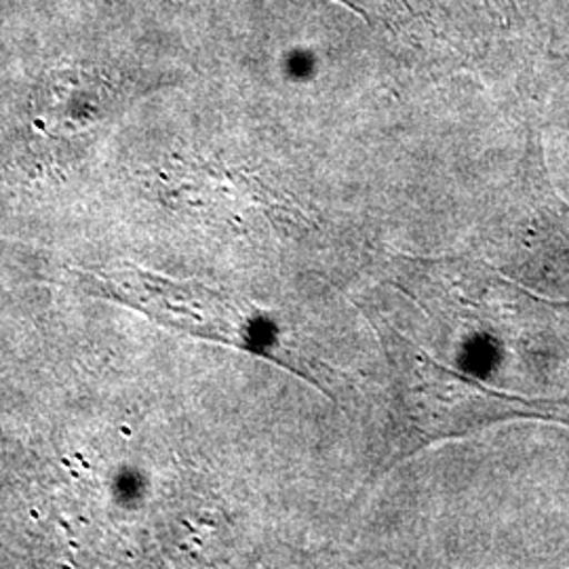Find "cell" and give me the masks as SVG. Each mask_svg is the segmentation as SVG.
<instances>
[{"label":"cell","mask_w":569,"mask_h":569,"mask_svg":"<svg viewBox=\"0 0 569 569\" xmlns=\"http://www.w3.org/2000/svg\"><path fill=\"white\" fill-rule=\"evenodd\" d=\"M392 369V460L449 437L515 418H540L569 425L566 399H523L483 387L449 367L437 363L427 350L397 329L378 323Z\"/></svg>","instance_id":"cell-1"},{"label":"cell","mask_w":569,"mask_h":569,"mask_svg":"<svg viewBox=\"0 0 569 569\" xmlns=\"http://www.w3.org/2000/svg\"><path fill=\"white\" fill-rule=\"evenodd\" d=\"M102 296L133 306L186 333L249 348L251 321L222 293L197 283H178L138 268L84 274Z\"/></svg>","instance_id":"cell-2"}]
</instances>
